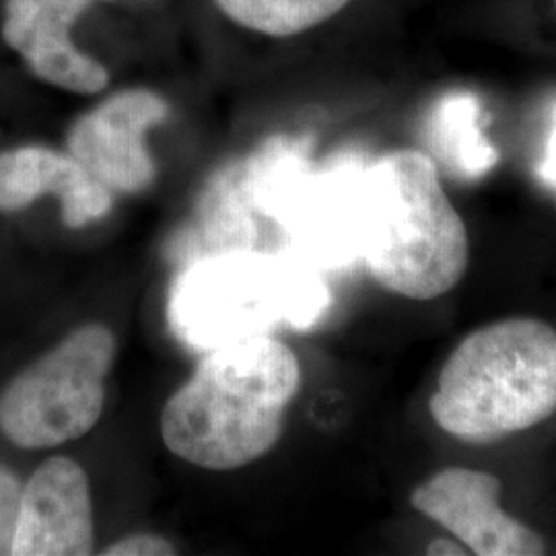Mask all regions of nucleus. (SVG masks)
<instances>
[{"instance_id": "17", "label": "nucleus", "mask_w": 556, "mask_h": 556, "mask_svg": "<svg viewBox=\"0 0 556 556\" xmlns=\"http://www.w3.org/2000/svg\"><path fill=\"white\" fill-rule=\"evenodd\" d=\"M105 2H112V0H105Z\"/></svg>"}, {"instance_id": "13", "label": "nucleus", "mask_w": 556, "mask_h": 556, "mask_svg": "<svg viewBox=\"0 0 556 556\" xmlns=\"http://www.w3.org/2000/svg\"><path fill=\"white\" fill-rule=\"evenodd\" d=\"M21 493L23 486L20 478L9 468L0 466V556L13 553V542L20 523Z\"/></svg>"}, {"instance_id": "10", "label": "nucleus", "mask_w": 556, "mask_h": 556, "mask_svg": "<svg viewBox=\"0 0 556 556\" xmlns=\"http://www.w3.org/2000/svg\"><path fill=\"white\" fill-rule=\"evenodd\" d=\"M59 197L62 220L83 229L112 211V192L71 155L48 147H20L0 153V211L15 213L41 197Z\"/></svg>"}, {"instance_id": "3", "label": "nucleus", "mask_w": 556, "mask_h": 556, "mask_svg": "<svg viewBox=\"0 0 556 556\" xmlns=\"http://www.w3.org/2000/svg\"><path fill=\"white\" fill-rule=\"evenodd\" d=\"M429 413L450 438L491 445L556 413V330L505 318L464 338L445 361Z\"/></svg>"}, {"instance_id": "19", "label": "nucleus", "mask_w": 556, "mask_h": 556, "mask_svg": "<svg viewBox=\"0 0 556 556\" xmlns=\"http://www.w3.org/2000/svg\"><path fill=\"white\" fill-rule=\"evenodd\" d=\"M555 192H556V190H555Z\"/></svg>"}, {"instance_id": "1", "label": "nucleus", "mask_w": 556, "mask_h": 556, "mask_svg": "<svg viewBox=\"0 0 556 556\" xmlns=\"http://www.w3.org/2000/svg\"><path fill=\"white\" fill-rule=\"evenodd\" d=\"M299 386L298 357L277 338L223 344L167 400L161 435L188 464L238 470L277 445Z\"/></svg>"}, {"instance_id": "8", "label": "nucleus", "mask_w": 556, "mask_h": 556, "mask_svg": "<svg viewBox=\"0 0 556 556\" xmlns=\"http://www.w3.org/2000/svg\"><path fill=\"white\" fill-rule=\"evenodd\" d=\"M93 546L89 478L71 457L46 459L23 486L11 555L85 556Z\"/></svg>"}, {"instance_id": "18", "label": "nucleus", "mask_w": 556, "mask_h": 556, "mask_svg": "<svg viewBox=\"0 0 556 556\" xmlns=\"http://www.w3.org/2000/svg\"><path fill=\"white\" fill-rule=\"evenodd\" d=\"M555 7H556V0H555Z\"/></svg>"}, {"instance_id": "5", "label": "nucleus", "mask_w": 556, "mask_h": 556, "mask_svg": "<svg viewBox=\"0 0 556 556\" xmlns=\"http://www.w3.org/2000/svg\"><path fill=\"white\" fill-rule=\"evenodd\" d=\"M116 338L87 324L13 379L0 394V431L25 450L56 447L89 433L103 413Z\"/></svg>"}, {"instance_id": "16", "label": "nucleus", "mask_w": 556, "mask_h": 556, "mask_svg": "<svg viewBox=\"0 0 556 556\" xmlns=\"http://www.w3.org/2000/svg\"><path fill=\"white\" fill-rule=\"evenodd\" d=\"M425 553H427V555L429 556L466 555V551H462V546H459L457 542H454V540H447V538H438V540L429 542V544H427V551H425Z\"/></svg>"}, {"instance_id": "12", "label": "nucleus", "mask_w": 556, "mask_h": 556, "mask_svg": "<svg viewBox=\"0 0 556 556\" xmlns=\"http://www.w3.org/2000/svg\"><path fill=\"white\" fill-rule=\"evenodd\" d=\"M239 25L273 38H289L334 17L351 0H215Z\"/></svg>"}, {"instance_id": "7", "label": "nucleus", "mask_w": 556, "mask_h": 556, "mask_svg": "<svg viewBox=\"0 0 556 556\" xmlns=\"http://www.w3.org/2000/svg\"><path fill=\"white\" fill-rule=\"evenodd\" d=\"M167 114L169 108L157 93L144 89L116 93L75 122L68 155L110 192L137 194L155 179L144 135Z\"/></svg>"}, {"instance_id": "4", "label": "nucleus", "mask_w": 556, "mask_h": 556, "mask_svg": "<svg viewBox=\"0 0 556 556\" xmlns=\"http://www.w3.org/2000/svg\"><path fill=\"white\" fill-rule=\"evenodd\" d=\"M330 293L318 266L295 254L236 250L197 260L179 275L169 321L188 346L213 351L278 326L309 328Z\"/></svg>"}, {"instance_id": "14", "label": "nucleus", "mask_w": 556, "mask_h": 556, "mask_svg": "<svg viewBox=\"0 0 556 556\" xmlns=\"http://www.w3.org/2000/svg\"><path fill=\"white\" fill-rule=\"evenodd\" d=\"M101 555L105 556H172L176 555V548L165 538L153 534H135L124 538L108 546Z\"/></svg>"}, {"instance_id": "11", "label": "nucleus", "mask_w": 556, "mask_h": 556, "mask_svg": "<svg viewBox=\"0 0 556 556\" xmlns=\"http://www.w3.org/2000/svg\"><path fill=\"white\" fill-rule=\"evenodd\" d=\"M480 122V103L466 93L443 98L429 119V142L433 151L459 178H480L498 161V151L484 139Z\"/></svg>"}, {"instance_id": "15", "label": "nucleus", "mask_w": 556, "mask_h": 556, "mask_svg": "<svg viewBox=\"0 0 556 556\" xmlns=\"http://www.w3.org/2000/svg\"><path fill=\"white\" fill-rule=\"evenodd\" d=\"M538 176L548 188L556 190V105L553 122H551V132H548L546 147H544V155L538 165Z\"/></svg>"}, {"instance_id": "6", "label": "nucleus", "mask_w": 556, "mask_h": 556, "mask_svg": "<svg viewBox=\"0 0 556 556\" xmlns=\"http://www.w3.org/2000/svg\"><path fill=\"white\" fill-rule=\"evenodd\" d=\"M495 475L450 466L422 480L410 505L478 556H540L546 544L536 530L501 509Z\"/></svg>"}, {"instance_id": "2", "label": "nucleus", "mask_w": 556, "mask_h": 556, "mask_svg": "<svg viewBox=\"0 0 556 556\" xmlns=\"http://www.w3.org/2000/svg\"><path fill=\"white\" fill-rule=\"evenodd\" d=\"M361 258L388 291L429 301L450 293L470 264V239L438 165L417 149L363 169Z\"/></svg>"}, {"instance_id": "9", "label": "nucleus", "mask_w": 556, "mask_h": 556, "mask_svg": "<svg viewBox=\"0 0 556 556\" xmlns=\"http://www.w3.org/2000/svg\"><path fill=\"white\" fill-rule=\"evenodd\" d=\"M91 0H7L2 38L29 71L54 87L79 96L105 89L110 75L98 60L80 54L71 27Z\"/></svg>"}]
</instances>
